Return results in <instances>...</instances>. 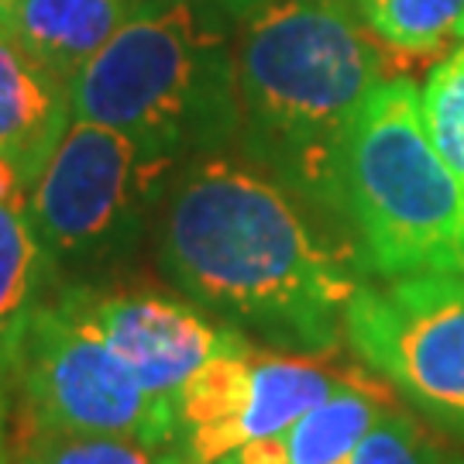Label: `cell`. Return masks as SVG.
Wrapping results in <instances>:
<instances>
[{"label":"cell","instance_id":"1","mask_svg":"<svg viewBox=\"0 0 464 464\" xmlns=\"http://www.w3.org/2000/svg\"><path fill=\"white\" fill-rule=\"evenodd\" d=\"M149 255L166 285L224 327L310 358L344 348L348 303L368 279L331 220L237 151L172 172Z\"/></svg>","mask_w":464,"mask_h":464},{"label":"cell","instance_id":"2","mask_svg":"<svg viewBox=\"0 0 464 464\" xmlns=\"http://www.w3.org/2000/svg\"><path fill=\"white\" fill-rule=\"evenodd\" d=\"M351 0H266L234 28V151L341 227V169L365 97L389 72Z\"/></svg>","mask_w":464,"mask_h":464},{"label":"cell","instance_id":"3","mask_svg":"<svg viewBox=\"0 0 464 464\" xmlns=\"http://www.w3.org/2000/svg\"><path fill=\"white\" fill-rule=\"evenodd\" d=\"M69 93L72 117L114 128L176 162L237 145L234 32L189 0H145Z\"/></svg>","mask_w":464,"mask_h":464},{"label":"cell","instance_id":"4","mask_svg":"<svg viewBox=\"0 0 464 464\" xmlns=\"http://www.w3.org/2000/svg\"><path fill=\"white\" fill-rule=\"evenodd\" d=\"M341 227L368 279L464 276V186L433 149L410 76H385L354 117Z\"/></svg>","mask_w":464,"mask_h":464},{"label":"cell","instance_id":"5","mask_svg":"<svg viewBox=\"0 0 464 464\" xmlns=\"http://www.w3.org/2000/svg\"><path fill=\"white\" fill-rule=\"evenodd\" d=\"M179 166L114 128L72 117L24 199L59 282L107 279L149 248L155 210Z\"/></svg>","mask_w":464,"mask_h":464},{"label":"cell","instance_id":"6","mask_svg":"<svg viewBox=\"0 0 464 464\" xmlns=\"http://www.w3.org/2000/svg\"><path fill=\"white\" fill-rule=\"evenodd\" d=\"M344 348L420 420L464 440V276L365 279L344 314Z\"/></svg>","mask_w":464,"mask_h":464},{"label":"cell","instance_id":"7","mask_svg":"<svg viewBox=\"0 0 464 464\" xmlns=\"http://www.w3.org/2000/svg\"><path fill=\"white\" fill-rule=\"evenodd\" d=\"M11 392L17 430L111 433L155 454L166 444L169 402L151 396L131 368L52 296L28 327Z\"/></svg>","mask_w":464,"mask_h":464},{"label":"cell","instance_id":"8","mask_svg":"<svg viewBox=\"0 0 464 464\" xmlns=\"http://www.w3.org/2000/svg\"><path fill=\"white\" fill-rule=\"evenodd\" d=\"M365 368L248 344L217 354L169 399L162 464H217L258 437L282 433Z\"/></svg>","mask_w":464,"mask_h":464},{"label":"cell","instance_id":"9","mask_svg":"<svg viewBox=\"0 0 464 464\" xmlns=\"http://www.w3.org/2000/svg\"><path fill=\"white\" fill-rule=\"evenodd\" d=\"M52 299L97 334L162 402L176 396L217 354L255 344L172 285L107 276L59 282Z\"/></svg>","mask_w":464,"mask_h":464},{"label":"cell","instance_id":"10","mask_svg":"<svg viewBox=\"0 0 464 464\" xmlns=\"http://www.w3.org/2000/svg\"><path fill=\"white\" fill-rule=\"evenodd\" d=\"M72 124L69 83L0 32V159L32 189Z\"/></svg>","mask_w":464,"mask_h":464},{"label":"cell","instance_id":"11","mask_svg":"<svg viewBox=\"0 0 464 464\" xmlns=\"http://www.w3.org/2000/svg\"><path fill=\"white\" fill-rule=\"evenodd\" d=\"M141 7L145 0H14L0 32L72 86Z\"/></svg>","mask_w":464,"mask_h":464},{"label":"cell","instance_id":"12","mask_svg":"<svg viewBox=\"0 0 464 464\" xmlns=\"http://www.w3.org/2000/svg\"><path fill=\"white\" fill-rule=\"evenodd\" d=\"M59 276L24 203L0 199V372L14 375L34 314L49 303Z\"/></svg>","mask_w":464,"mask_h":464},{"label":"cell","instance_id":"13","mask_svg":"<svg viewBox=\"0 0 464 464\" xmlns=\"http://www.w3.org/2000/svg\"><path fill=\"white\" fill-rule=\"evenodd\" d=\"M389 406L392 389L365 368L354 382L276 433L282 464H351L362 437Z\"/></svg>","mask_w":464,"mask_h":464},{"label":"cell","instance_id":"14","mask_svg":"<svg viewBox=\"0 0 464 464\" xmlns=\"http://www.w3.org/2000/svg\"><path fill=\"white\" fill-rule=\"evenodd\" d=\"M389 55L427 59L464 42V0H351Z\"/></svg>","mask_w":464,"mask_h":464},{"label":"cell","instance_id":"15","mask_svg":"<svg viewBox=\"0 0 464 464\" xmlns=\"http://www.w3.org/2000/svg\"><path fill=\"white\" fill-rule=\"evenodd\" d=\"M11 464H162L159 454L131 437L66 430L11 433Z\"/></svg>","mask_w":464,"mask_h":464},{"label":"cell","instance_id":"16","mask_svg":"<svg viewBox=\"0 0 464 464\" xmlns=\"http://www.w3.org/2000/svg\"><path fill=\"white\" fill-rule=\"evenodd\" d=\"M420 114L437 155L464 186V42L430 66L420 86Z\"/></svg>","mask_w":464,"mask_h":464},{"label":"cell","instance_id":"17","mask_svg":"<svg viewBox=\"0 0 464 464\" xmlns=\"http://www.w3.org/2000/svg\"><path fill=\"white\" fill-rule=\"evenodd\" d=\"M351 464H450V458L420 416L392 402L362 437Z\"/></svg>","mask_w":464,"mask_h":464},{"label":"cell","instance_id":"18","mask_svg":"<svg viewBox=\"0 0 464 464\" xmlns=\"http://www.w3.org/2000/svg\"><path fill=\"white\" fill-rule=\"evenodd\" d=\"M189 4L199 7L203 14H210L214 21H220V24H227V28L234 32L255 7H262L266 0H189Z\"/></svg>","mask_w":464,"mask_h":464},{"label":"cell","instance_id":"19","mask_svg":"<svg viewBox=\"0 0 464 464\" xmlns=\"http://www.w3.org/2000/svg\"><path fill=\"white\" fill-rule=\"evenodd\" d=\"M0 199L4 203H24L28 199V189H24V183L17 179V172L4 159H0Z\"/></svg>","mask_w":464,"mask_h":464},{"label":"cell","instance_id":"20","mask_svg":"<svg viewBox=\"0 0 464 464\" xmlns=\"http://www.w3.org/2000/svg\"><path fill=\"white\" fill-rule=\"evenodd\" d=\"M11 416H14V392H11V382L0 372V444L11 440Z\"/></svg>","mask_w":464,"mask_h":464},{"label":"cell","instance_id":"21","mask_svg":"<svg viewBox=\"0 0 464 464\" xmlns=\"http://www.w3.org/2000/svg\"><path fill=\"white\" fill-rule=\"evenodd\" d=\"M0 464H11V440L0 444Z\"/></svg>","mask_w":464,"mask_h":464},{"label":"cell","instance_id":"22","mask_svg":"<svg viewBox=\"0 0 464 464\" xmlns=\"http://www.w3.org/2000/svg\"><path fill=\"white\" fill-rule=\"evenodd\" d=\"M11 4H14V0H0V17L11 11Z\"/></svg>","mask_w":464,"mask_h":464},{"label":"cell","instance_id":"23","mask_svg":"<svg viewBox=\"0 0 464 464\" xmlns=\"http://www.w3.org/2000/svg\"><path fill=\"white\" fill-rule=\"evenodd\" d=\"M458 464H464V461H458Z\"/></svg>","mask_w":464,"mask_h":464}]
</instances>
